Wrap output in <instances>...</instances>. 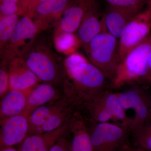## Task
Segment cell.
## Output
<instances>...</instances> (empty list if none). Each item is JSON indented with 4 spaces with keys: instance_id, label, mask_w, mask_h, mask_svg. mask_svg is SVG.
Wrapping results in <instances>:
<instances>
[{
    "instance_id": "cell-34",
    "label": "cell",
    "mask_w": 151,
    "mask_h": 151,
    "mask_svg": "<svg viewBox=\"0 0 151 151\" xmlns=\"http://www.w3.org/2000/svg\"><path fill=\"white\" fill-rule=\"evenodd\" d=\"M130 151H149L145 150H142V149L137 148H132Z\"/></svg>"
},
{
    "instance_id": "cell-36",
    "label": "cell",
    "mask_w": 151,
    "mask_h": 151,
    "mask_svg": "<svg viewBox=\"0 0 151 151\" xmlns=\"http://www.w3.org/2000/svg\"><path fill=\"white\" fill-rule=\"evenodd\" d=\"M150 36H151V33L150 34Z\"/></svg>"
},
{
    "instance_id": "cell-21",
    "label": "cell",
    "mask_w": 151,
    "mask_h": 151,
    "mask_svg": "<svg viewBox=\"0 0 151 151\" xmlns=\"http://www.w3.org/2000/svg\"><path fill=\"white\" fill-rule=\"evenodd\" d=\"M74 105L67 101L55 111L33 134L52 132L58 129L70 119L74 113Z\"/></svg>"
},
{
    "instance_id": "cell-5",
    "label": "cell",
    "mask_w": 151,
    "mask_h": 151,
    "mask_svg": "<svg viewBox=\"0 0 151 151\" xmlns=\"http://www.w3.org/2000/svg\"><path fill=\"white\" fill-rule=\"evenodd\" d=\"M89 128L94 151H130L129 128L113 123H92Z\"/></svg>"
},
{
    "instance_id": "cell-22",
    "label": "cell",
    "mask_w": 151,
    "mask_h": 151,
    "mask_svg": "<svg viewBox=\"0 0 151 151\" xmlns=\"http://www.w3.org/2000/svg\"><path fill=\"white\" fill-rule=\"evenodd\" d=\"M18 14L0 17V48L2 49L10 39L19 19Z\"/></svg>"
},
{
    "instance_id": "cell-14",
    "label": "cell",
    "mask_w": 151,
    "mask_h": 151,
    "mask_svg": "<svg viewBox=\"0 0 151 151\" xmlns=\"http://www.w3.org/2000/svg\"><path fill=\"white\" fill-rule=\"evenodd\" d=\"M103 11L97 1L86 12L77 30V36L83 47L105 29L102 16Z\"/></svg>"
},
{
    "instance_id": "cell-23",
    "label": "cell",
    "mask_w": 151,
    "mask_h": 151,
    "mask_svg": "<svg viewBox=\"0 0 151 151\" xmlns=\"http://www.w3.org/2000/svg\"><path fill=\"white\" fill-rule=\"evenodd\" d=\"M132 133L135 148L151 151V120Z\"/></svg>"
},
{
    "instance_id": "cell-28",
    "label": "cell",
    "mask_w": 151,
    "mask_h": 151,
    "mask_svg": "<svg viewBox=\"0 0 151 151\" xmlns=\"http://www.w3.org/2000/svg\"><path fill=\"white\" fill-rule=\"evenodd\" d=\"M45 1L46 0H27L24 11V15L27 16L32 19L38 6Z\"/></svg>"
},
{
    "instance_id": "cell-11",
    "label": "cell",
    "mask_w": 151,
    "mask_h": 151,
    "mask_svg": "<svg viewBox=\"0 0 151 151\" xmlns=\"http://www.w3.org/2000/svg\"><path fill=\"white\" fill-rule=\"evenodd\" d=\"M97 0H71L57 22V31L73 33L77 30L86 12Z\"/></svg>"
},
{
    "instance_id": "cell-17",
    "label": "cell",
    "mask_w": 151,
    "mask_h": 151,
    "mask_svg": "<svg viewBox=\"0 0 151 151\" xmlns=\"http://www.w3.org/2000/svg\"><path fill=\"white\" fill-rule=\"evenodd\" d=\"M57 87L44 82L34 86L28 97L26 107L22 114L29 116L39 107L63 98L64 94Z\"/></svg>"
},
{
    "instance_id": "cell-35",
    "label": "cell",
    "mask_w": 151,
    "mask_h": 151,
    "mask_svg": "<svg viewBox=\"0 0 151 151\" xmlns=\"http://www.w3.org/2000/svg\"><path fill=\"white\" fill-rule=\"evenodd\" d=\"M150 119L151 120V109H150Z\"/></svg>"
},
{
    "instance_id": "cell-8",
    "label": "cell",
    "mask_w": 151,
    "mask_h": 151,
    "mask_svg": "<svg viewBox=\"0 0 151 151\" xmlns=\"http://www.w3.org/2000/svg\"><path fill=\"white\" fill-rule=\"evenodd\" d=\"M151 30V0H150L145 7L131 20L119 39V54L122 61L130 51L150 35Z\"/></svg>"
},
{
    "instance_id": "cell-13",
    "label": "cell",
    "mask_w": 151,
    "mask_h": 151,
    "mask_svg": "<svg viewBox=\"0 0 151 151\" xmlns=\"http://www.w3.org/2000/svg\"><path fill=\"white\" fill-rule=\"evenodd\" d=\"M10 90H24L42 83L24 60L17 57L9 63Z\"/></svg>"
},
{
    "instance_id": "cell-15",
    "label": "cell",
    "mask_w": 151,
    "mask_h": 151,
    "mask_svg": "<svg viewBox=\"0 0 151 151\" xmlns=\"http://www.w3.org/2000/svg\"><path fill=\"white\" fill-rule=\"evenodd\" d=\"M70 120L54 131L28 136L20 144L19 151H49L69 129Z\"/></svg>"
},
{
    "instance_id": "cell-4",
    "label": "cell",
    "mask_w": 151,
    "mask_h": 151,
    "mask_svg": "<svg viewBox=\"0 0 151 151\" xmlns=\"http://www.w3.org/2000/svg\"><path fill=\"white\" fill-rule=\"evenodd\" d=\"M84 47L89 61L103 72L107 79L112 81L122 61L119 40L105 29Z\"/></svg>"
},
{
    "instance_id": "cell-7",
    "label": "cell",
    "mask_w": 151,
    "mask_h": 151,
    "mask_svg": "<svg viewBox=\"0 0 151 151\" xmlns=\"http://www.w3.org/2000/svg\"><path fill=\"white\" fill-rule=\"evenodd\" d=\"M121 105L126 114L133 111L130 129L131 132L143 127L151 121V98L140 85H133L117 92Z\"/></svg>"
},
{
    "instance_id": "cell-30",
    "label": "cell",
    "mask_w": 151,
    "mask_h": 151,
    "mask_svg": "<svg viewBox=\"0 0 151 151\" xmlns=\"http://www.w3.org/2000/svg\"><path fill=\"white\" fill-rule=\"evenodd\" d=\"M149 70L148 74L147 80V83H149L151 85V52L149 55Z\"/></svg>"
},
{
    "instance_id": "cell-27",
    "label": "cell",
    "mask_w": 151,
    "mask_h": 151,
    "mask_svg": "<svg viewBox=\"0 0 151 151\" xmlns=\"http://www.w3.org/2000/svg\"><path fill=\"white\" fill-rule=\"evenodd\" d=\"M18 14H23L19 4L9 2H1L0 15L1 17L9 16Z\"/></svg>"
},
{
    "instance_id": "cell-16",
    "label": "cell",
    "mask_w": 151,
    "mask_h": 151,
    "mask_svg": "<svg viewBox=\"0 0 151 151\" xmlns=\"http://www.w3.org/2000/svg\"><path fill=\"white\" fill-rule=\"evenodd\" d=\"M71 1L46 0L38 6L32 19L39 31L46 29L53 22H57Z\"/></svg>"
},
{
    "instance_id": "cell-18",
    "label": "cell",
    "mask_w": 151,
    "mask_h": 151,
    "mask_svg": "<svg viewBox=\"0 0 151 151\" xmlns=\"http://www.w3.org/2000/svg\"><path fill=\"white\" fill-rule=\"evenodd\" d=\"M69 130L73 135L71 151H94L89 127L79 112H74L71 116Z\"/></svg>"
},
{
    "instance_id": "cell-1",
    "label": "cell",
    "mask_w": 151,
    "mask_h": 151,
    "mask_svg": "<svg viewBox=\"0 0 151 151\" xmlns=\"http://www.w3.org/2000/svg\"><path fill=\"white\" fill-rule=\"evenodd\" d=\"M64 65L62 92L75 107H84L106 90L108 79L105 74L82 55L71 53L64 60Z\"/></svg>"
},
{
    "instance_id": "cell-19",
    "label": "cell",
    "mask_w": 151,
    "mask_h": 151,
    "mask_svg": "<svg viewBox=\"0 0 151 151\" xmlns=\"http://www.w3.org/2000/svg\"><path fill=\"white\" fill-rule=\"evenodd\" d=\"M33 87L24 90H10L1 98L0 121L24 113Z\"/></svg>"
},
{
    "instance_id": "cell-29",
    "label": "cell",
    "mask_w": 151,
    "mask_h": 151,
    "mask_svg": "<svg viewBox=\"0 0 151 151\" xmlns=\"http://www.w3.org/2000/svg\"><path fill=\"white\" fill-rule=\"evenodd\" d=\"M49 151H72L71 142L63 136Z\"/></svg>"
},
{
    "instance_id": "cell-25",
    "label": "cell",
    "mask_w": 151,
    "mask_h": 151,
    "mask_svg": "<svg viewBox=\"0 0 151 151\" xmlns=\"http://www.w3.org/2000/svg\"><path fill=\"white\" fill-rule=\"evenodd\" d=\"M110 5L142 10L148 4L150 0H103Z\"/></svg>"
},
{
    "instance_id": "cell-32",
    "label": "cell",
    "mask_w": 151,
    "mask_h": 151,
    "mask_svg": "<svg viewBox=\"0 0 151 151\" xmlns=\"http://www.w3.org/2000/svg\"><path fill=\"white\" fill-rule=\"evenodd\" d=\"M0 151H19V150H18L12 147H8L1 149Z\"/></svg>"
},
{
    "instance_id": "cell-26",
    "label": "cell",
    "mask_w": 151,
    "mask_h": 151,
    "mask_svg": "<svg viewBox=\"0 0 151 151\" xmlns=\"http://www.w3.org/2000/svg\"><path fill=\"white\" fill-rule=\"evenodd\" d=\"M8 64L1 61L0 68V97L1 99L10 90L9 78L8 68Z\"/></svg>"
},
{
    "instance_id": "cell-20",
    "label": "cell",
    "mask_w": 151,
    "mask_h": 151,
    "mask_svg": "<svg viewBox=\"0 0 151 151\" xmlns=\"http://www.w3.org/2000/svg\"><path fill=\"white\" fill-rule=\"evenodd\" d=\"M67 101L68 100L64 97L60 100L40 106L33 111L28 116V136L33 134L36 130L44 124L55 111Z\"/></svg>"
},
{
    "instance_id": "cell-6",
    "label": "cell",
    "mask_w": 151,
    "mask_h": 151,
    "mask_svg": "<svg viewBox=\"0 0 151 151\" xmlns=\"http://www.w3.org/2000/svg\"><path fill=\"white\" fill-rule=\"evenodd\" d=\"M84 107L88 111L92 123H115L130 129L129 121L121 105L117 92L106 89Z\"/></svg>"
},
{
    "instance_id": "cell-2",
    "label": "cell",
    "mask_w": 151,
    "mask_h": 151,
    "mask_svg": "<svg viewBox=\"0 0 151 151\" xmlns=\"http://www.w3.org/2000/svg\"><path fill=\"white\" fill-rule=\"evenodd\" d=\"M20 57L42 82L62 86L64 61L55 52L50 40L37 35Z\"/></svg>"
},
{
    "instance_id": "cell-10",
    "label": "cell",
    "mask_w": 151,
    "mask_h": 151,
    "mask_svg": "<svg viewBox=\"0 0 151 151\" xmlns=\"http://www.w3.org/2000/svg\"><path fill=\"white\" fill-rule=\"evenodd\" d=\"M1 122L0 148L19 145L27 137L28 116L24 114L9 117Z\"/></svg>"
},
{
    "instance_id": "cell-12",
    "label": "cell",
    "mask_w": 151,
    "mask_h": 151,
    "mask_svg": "<svg viewBox=\"0 0 151 151\" xmlns=\"http://www.w3.org/2000/svg\"><path fill=\"white\" fill-rule=\"evenodd\" d=\"M141 11L107 4L102 16L106 31L119 40L131 20Z\"/></svg>"
},
{
    "instance_id": "cell-31",
    "label": "cell",
    "mask_w": 151,
    "mask_h": 151,
    "mask_svg": "<svg viewBox=\"0 0 151 151\" xmlns=\"http://www.w3.org/2000/svg\"><path fill=\"white\" fill-rule=\"evenodd\" d=\"M27 0H20V4L21 7L23 12L24 14V11L25 7L26 4L27 2Z\"/></svg>"
},
{
    "instance_id": "cell-9",
    "label": "cell",
    "mask_w": 151,
    "mask_h": 151,
    "mask_svg": "<svg viewBox=\"0 0 151 151\" xmlns=\"http://www.w3.org/2000/svg\"><path fill=\"white\" fill-rule=\"evenodd\" d=\"M39 32L31 18L26 15L20 18L10 39L1 50V61L9 63L12 59L20 56Z\"/></svg>"
},
{
    "instance_id": "cell-3",
    "label": "cell",
    "mask_w": 151,
    "mask_h": 151,
    "mask_svg": "<svg viewBox=\"0 0 151 151\" xmlns=\"http://www.w3.org/2000/svg\"><path fill=\"white\" fill-rule=\"evenodd\" d=\"M151 52V36L133 49L121 61L111 82L112 89L147 83L149 55Z\"/></svg>"
},
{
    "instance_id": "cell-33",
    "label": "cell",
    "mask_w": 151,
    "mask_h": 151,
    "mask_svg": "<svg viewBox=\"0 0 151 151\" xmlns=\"http://www.w3.org/2000/svg\"><path fill=\"white\" fill-rule=\"evenodd\" d=\"M1 2H13L17 4H20V0H1Z\"/></svg>"
},
{
    "instance_id": "cell-24",
    "label": "cell",
    "mask_w": 151,
    "mask_h": 151,
    "mask_svg": "<svg viewBox=\"0 0 151 151\" xmlns=\"http://www.w3.org/2000/svg\"><path fill=\"white\" fill-rule=\"evenodd\" d=\"M55 48L58 51L65 52L73 51L80 44L77 36L73 33L57 31L54 39Z\"/></svg>"
}]
</instances>
